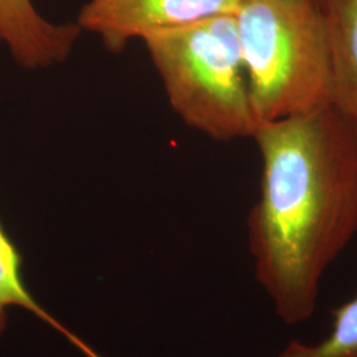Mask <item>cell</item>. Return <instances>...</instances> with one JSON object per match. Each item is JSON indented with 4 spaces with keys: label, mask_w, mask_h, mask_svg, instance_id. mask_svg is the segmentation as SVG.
<instances>
[{
    "label": "cell",
    "mask_w": 357,
    "mask_h": 357,
    "mask_svg": "<svg viewBox=\"0 0 357 357\" xmlns=\"http://www.w3.org/2000/svg\"><path fill=\"white\" fill-rule=\"evenodd\" d=\"M248 218L255 275L287 326L317 311L320 282L357 234V131L332 106L264 123Z\"/></svg>",
    "instance_id": "1"
},
{
    "label": "cell",
    "mask_w": 357,
    "mask_h": 357,
    "mask_svg": "<svg viewBox=\"0 0 357 357\" xmlns=\"http://www.w3.org/2000/svg\"><path fill=\"white\" fill-rule=\"evenodd\" d=\"M234 17L258 128L331 106L319 0H243Z\"/></svg>",
    "instance_id": "2"
},
{
    "label": "cell",
    "mask_w": 357,
    "mask_h": 357,
    "mask_svg": "<svg viewBox=\"0 0 357 357\" xmlns=\"http://www.w3.org/2000/svg\"><path fill=\"white\" fill-rule=\"evenodd\" d=\"M168 102L190 128L220 142L253 138L255 119L234 13L142 40Z\"/></svg>",
    "instance_id": "3"
},
{
    "label": "cell",
    "mask_w": 357,
    "mask_h": 357,
    "mask_svg": "<svg viewBox=\"0 0 357 357\" xmlns=\"http://www.w3.org/2000/svg\"><path fill=\"white\" fill-rule=\"evenodd\" d=\"M243 0H86L77 16L84 32L100 38L112 52L132 40L185 26L217 15L236 13Z\"/></svg>",
    "instance_id": "4"
},
{
    "label": "cell",
    "mask_w": 357,
    "mask_h": 357,
    "mask_svg": "<svg viewBox=\"0 0 357 357\" xmlns=\"http://www.w3.org/2000/svg\"><path fill=\"white\" fill-rule=\"evenodd\" d=\"M81 33L76 23H54L44 17L32 0H0V44L26 70L66 61Z\"/></svg>",
    "instance_id": "5"
},
{
    "label": "cell",
    "mask_w": 357,
    "mask_h": 357,
    "mask_svg": "<svg viewBox=\"0 0 357 357\" xmlns=\"http://www.w3.org/2000/svg\"><path fill=\"white\" fill-rule=\"evenodd\" d=\"M328 38L331 106L357 131V0H319Z\"/></svg>",
    "instance_id": "6"
},
{
    "label": "cell",
    "mask_w": 357,
    "mask_h": 357,
    "mask_svg": "<svg viewBox=\"0 0 357 357\" xmlns=\"http://www.w3.org/2000/svg\"><path fill=\"white\" fill-rule=\"evenodd\" d=\"M23 258L0 222V336L7 326V312L13 307H20L32 312L54 330L61 332L81 352L88 357H101L76 335L63 327L51 317L28 290L22 274Z\"/></svg>",
    "instance_id": "7"
},
{
    "label": "cell",
    "mask_w": 357,
    "mask_h": 357,
    "mask_svg": "<svg viewBox=\"0 0 357 357\" xmlns=\"http://www.w3.org/2000/svg\"><path fill=\"white\" fill-rule=\"evenodd\" d=\"M275 357H357V294L332 312L331 330L320 342L295 340Z\"/></svg>",
    "instance_id": "8"
}]
</instances>
